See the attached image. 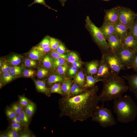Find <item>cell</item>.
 Masks as SVG:
<instances>
[{
  "instance_id": "cell-25",
  "label": "cell",
  "mask_w": 137,
  "mask_h": 137,
  "mask_svg": "<svg viewBox=\"0 0 137 137\" xmlns=\"http://www.w3.org/2000/svg\"><path fill=\"white\" fill-rule=\"evenodd\" d=\"M25 112L29 118L33 115L35 109V105L33 102H30L28 104L25 108Z\"/></svg>"
},
{
  "instance_id": "cell-43",
  "label": "cell",
  "mask_w": 137,
  "mask_h": 137,
  "mask_svg": "<svg viewBox=\"0 0 137 137\" xmlns=\"http://www.w3.org/2000/svg\"><path fill=\"white\" fill-rule=\"evenodd\" d=\"M56 50L60 54H63L66 51V48L64 45L62 43H60Z\"/></svg>"
},
{
  "instance_id": "cell-54",
  "label": "cell",
  "mask_w": 137,
  "mask_h": 137,
  "mask_svg": "<svg viewBox=\"0 0 137 137\" xmlns=\"http://www.w3.org/2000/svg\"><path fill=\"white\" fill-rule=\"evenodd\" d=\"M4 63L6 68V72H9L10 71L11 69L10 67L5 62H4Z\"/></svg>"
},
{
  "instance_id": "cell-63",
  "label": "cell",
  "mask_w": 137,
  "mask_h": 137,
  "mask_svg": "<svg viewBox=\"0 0 137 137\" xmlns=\"http://www.w3.org/2000/svg\"></svg>"
},
{
  "instance_id": "cell-55",
  "label": "cell",
  "mask_w": 137,
  "mask_h": 137,
  "mask_svg": "<svg viewBox=\"0 0 137 137\" xmlns=\"http://www.w3.org/2000/svg\"><path fill=\"white\" fill-rule=\"evenodd\" d=\"M1 69L3 72L5 73L6 72L4 63L2 65V66Z\"/></svg>"
},
{
  "instance_id": "cell-19",
  "label": "cell",
  "mask_w": 137,
  "mask_h": 137,
  "mask_svg": "<svg viewBox=\"0 0 137 137\" xmlns=\"http://www.w3.org/2000/svg\"><path fill=\"white\" fill-rule=\"evenodd\" d=\"M82 87L75 83L72 84L70 94L69 97H72L80 94L87 90L84 88Z\"/></svg>"
},
{
  "instance_id": "cell-28",
  "label": "cell",
  "mask_w": 137,
  "mask_h": 137,
  "mask_svg": "<svg viewBox=\"0 0 137 137\" xmlns=\"http://www.w3.org/2000/svg\"><path fill=\"white\" fill-rule=\"evenodd\" d=\"M21 59L19 56L16 54L13 55L8 59V61L11 65L16 66L19 64L21 62Z\"/></svg>"
},
{
  "instance_id": "cell-5",
  "label": "cell",
  "mask_w": 137,
  "mask_h": 137,
  "mask_svg": "<svg viewBox=\"0 0 137 137\" xmlns=\"http://www.w3.org/2000/svg\"><path fill=\"white\" fill-rule=\"evenodd\" d=\"M93 122L98 123L101 126L106 128L114 126L116 124L112 111L110 109L97 106L91 117Z\"/></svg>"
},
{
  "instance_id": "cell-22",
  "label": "cell",
  "mask_w": 137,
  "mask_h": 137,
  "mask_svg": "<svg viewBox=\"0 0 137 137\" xmlns=\"http://www.w3.org/2000/svg\"><path fill=\"white\" fill-rule=\"evenodd\" d=\"M64 80L62 76L57 74L51 75L49 77L48 83L49 85H51L59 82H63Z\"/></svg>"
},
{
  "instance_id": "cell-27",
  "label": "cell",
  "mask_w": 137,
  "mask_h": 137,
  "mask_svg": "<svg viewBox=\"0 0 137 137\" xmlns=\"http://www.w3.org/2000/svg\"><path fill=\"white\" fill-rule=\"evenodd\" d=\"M129 31L137 42V16L133 24L129 28Z\"/></svg>"
},
{
  "instance_id": "cell-53",
  "label": "cell",
  "mask_w": 137,
  "mask_h": 137,
  "mask_svg": "<svg viewBox=\"0 0 137 137\" xmlns=\"http://www.w3.org/2000/svg\"><path fill=\"white\" fill-rule=\"evenodd\" d=\"M16 119L17 123L21 124L22 123L21 119L18 115H17L14 117Z\"/></svg>"
},
{
  "instance_id": "cell-14",
  "label": "cell",
  "mask_w": 137,
  "mask_h": 137,
  "mask_svg": "<svg viewBox=\"0 0 137 137\" xmlns=\"http://www.w3.org/2000/svg\"><path fill=\"white\" fill-rule=\"evenodd\" d=\"M115 34L121 40L128 34L129 28L119 22L115 25Z\"/></svg>"
},
{
  "instance_id": "cell-13",
  "label": "cell",
  "mask_w": 137,
  "mask_h": 137,
  "mask_svg": "<svg viewBox=\"0 0 137 137\" xmlns=\"http://www.w3.org/2000/svg\"><path fill=\"white\" fill-rule=\"evenodd\" d=\"M123 77L127 81L130 91L133 93L137 98V73L123 76Z\"/></svg>"
},
{
  "instance_id": "cell-12",
  "label": "cell",
  "mask_w": 137,
  "mask_h": 137,
  "mask_svg": "<svg viewBox=\"0 0 137 137\" xmlns=\"http://www.w3.org/2000/svg\"><path fill=\"white\" fill-rule=\"evenodd\" d=\"M109 48L113 53L123 46L121 40L115 34L106 38Z\"/></svg>"
},
{
  "instance_id": "cell-30",
  "label": "cell",
  "mask_w": 137,
  "mask_h": 137,
  "mask_svg": "<svg viewBox=\"0 0 137 137\" xmlns=\"http://www.w3.org/2000/svg\"><path fill=\"white\" fill-rule=\"evenodd\" d=\"M14 78V76L12 75L9 72L4 73L2 76V81L5 83H8L10 82Z\"/></svg>"
},
{
  "instance_id": "cell-18",
  "label": "cell",
  "mask_w": 137,
  "mask_h": 137,
  "mask_svg": "<svg viewBox=\"0 0 137 137\" xmlns=\"http://www.w3.org/2000/svg\"><path fill=\"white\" fill-rule=\"evenodd\" d=\"M34 81L36 88L38 91L45 94L48 96H50V91L46 87L44 81L38 80H35Z\"/></svg>"
},
{
  "instance_id": "cell-35",
  "label": "cell",
  "mask_w": 137,
  "mask_h": 137,
  "mask_svg": "<svg viewBox=\"0 0 137 137\" xmlns=\"http://www.w3.org/2000/svg\"><path fill=\"white\" fill-rule=\"evenodd\" d=\"M40 4L47 8L49 9H51L55 11H57V10L51 8L50 7L47 5L45 3V0H34L33 1L31 4L29 5V7H31L32 5L35 4Z\"/></svg>"
},
{
  "instance_id": "cell-23",
  "label": "cell",
  "mask_w": 137,
  "mask_h": 137,
  "mask_svg": "<svg viewBox=\"0 0 137 137\" xmlns=\"http://www.w3.org/2000/svg\"><path fill=\"white\" fill-rule=\"evenodd\" d=\"M49 91L50 93H57L61 95L62 96H64L61 88V85L59 83H55L53 85Z\"/></svg>"
},
{
  "instance_id": "cell-1",
  "label": "cell",
  "mask_w": 137,
  "mask_h": 137,
  "mask_svg": "<svg viewBox=\"0 0 137 137\" xmlns=\"http://www.w3.org/2000/svg\"><path fill=\"white\" fill-rule=\"evenodd\" d=\"M97 86L72 97L62 96L59 100L60 117L67 116L74 122L91 117L99 101Z\"/></svg>"
},
{
  "instance_id": "cell-20",
  "label": "cell",
  "mask_w": 137,
  "mask_h": 137,
  "mask_svg": "<svg viewBox=\"0 0 137 137\" xmlns=\"http://www.w3.org/2000/svg\"><path fill=\"white\" fill-rule=\"evenodd\" d=\"M70 80H64L61 85V88L64 95V96L69 97L71 93V89L72 84Z\"/></svg>"
},
{
  "instance_id": "cell-34",
  "label": "cell",
  "mask_w": 137,
  "mask_h": 137,
  "mask_svg": "<svg viewBox=\"0 0 137 137\" xmlns=\"http://www.w3.org/2000/svg\"><path fill=\"white\" fill-rule=\"evenodd\" d=\"M48 73V71L42 67L38 68L37 73V76L39 78H43L46 76Z\"/></svg>"
},
{
  "instance_id": "cell-46",
  "label": "cell",
  "mask_w": 137,
  "mask_h": 137,
  "mask_svg": "<svg viewBox=\"0 0 137 137\" xmlns=\"http://www.w3.org/2000/svg\"><path fill=\"white\" fill-rule=\"evenodd\" d=\"M5 134L8 137H17L19 136L18 132L13 130L7 132Z\"/></svg>"
},
{
  "instance_id": "cell-57",
  "label": "cell",
  "mask_w": 137,
  "mask_h": 137,
  "mask_svg": "<svg viewBox=\"0 0 137 137\" xmlns=\"http://www.w3.org/2000/svg\"><path fill=\"white\" fill-rule=\"evenodd\" d=\"M61 4L62 6H64L65 2L67 0H58Z\"/></svg>"
},
{
  "instance_id": "cell-38",
  "label": "cell",
  "mask_w": 137,
  "mask_h": 137,
  "mask_svg": "<svg viewBox=\"0 0 137 137\" xmlns=\"http://www.w3.org/2000/svg\"><path fill=\"white\" fill-rule=\"evenodd\" d=\"M19 103L24 108H25L30 102L26 97L23 96H20L19 97Z\"/></svg>"
},
{
  "instance_id": "cell-3",
  "label": "cell",
  "mask_w": 137,
  "mask_h": 137,
  "mask_svg": "<svg viewBox=\"0 0 137 137\" xmlns=\"http://www.w3.org/2000/svg\"><path fill=\"white\" fill-rule=\"evenodd\" d=\"M113 108L117 121L122 123L133 121L137 116V106L129 95L122 96L114 100Z\"/></svg>"
},
{
  "instance_id": "cell-41",
  "label": "cell",
  "mask_w": 137,
  "mask_h": 137,
  "mask_svg": "<svg viewBox=\"0 0 137 137\" xmlns=\"http://www.w3.org/2000/svg\"><path fill=\"white\" fill-rule=\"evenodd\" d=\"M34 70L31 69L25 70L24 72V76L27 77H33L35 74Z\"/></svg>"
},
{
  "instance_id": "cell-49",
  "label": "cell",
  "mask_w": 137,
  "mask_h": 137,
  "mask_svg": "<svg viewBox=\"0 0 137 137\" xmlns=\"http://www.w3.org/2000/svg\"><path fill=\"white\" fill-rule=\"evenodd\" d=\"M22 69V67L19 66H14L12 67L11 68V69L10 71V72L11 73L16 70Z\"/></svg>"
},
{
  "instance_id": "cell-15",
  "label": "cell",
  "mask_w": 137,
  "mask_h": 137,
  "mask_svg": "<svg viewBox=\"0 0 137 137\" xmlns=\"http://www.w3.org/2000/svg\"><path fill=\"white\" fill-rule=\"evenodd\" d=\"M99 28L106 38L112 35L115 34L114 25L103 22L102 25Z\"/></svg>"
},
{
  "instance_id": "cell-42",
  "label": "cell",
  "mask_w": 137,
  "mask_h": 137,
  "mask_svg": "<svg viewBox=\"0 0 137 137\" xmlns=\"http://www.w3.org/2000/svg\"><path fill=\"white\" fill-rule=\"evenodd\" d=\"M50 38L49 39L48 38L46 37L44 39L41 41L39 46L42 47L49 46Z\"/></svg>"
},
{
  "instance_id": "cell-11",
  "label": "cell",
  "mask_w": 137,
  "mask_h": 137,
  "mask_svg": "<svg viewBox=\"0 0 137 137\" xmlns=\"http://www.w3.org/2000/svg\"><path fill=\"white\" fill-rule=\"evenodd\" d=\"M121 41L123 47L137 52V42L129 31Z\"/></svg>"
},
{
  "instance_id": "cell-44",
  "label": "cell",
  "mask_w": 137,
  "mask_h": 137,
  "mask_svg": "<svg viewBox=\"0 0 137 137\" xmlns=\"http://www.w3.org/2000/svg\"><path fill=\"white\" fill-rule=\"evenodd\" d=\"M131 68L137 72V53L135 54L133 59Z\"/></svg>"
},
{
  "instance_id": "cell-60",
  "label": "cell",
  "mask_w": 137,
  "mask_h": 137,
  "mask_svg": "<svg viewBox=\"0 0 137 137\" xmlns=\"http://www.w3.org/2000/svg\"><path fill=\"white\" fill-rule=\"evenodd\" d=\"M1 137H8L7 136L6 134L5 135H1Z\"/></svg>"
},
{
  "instance_id": "cell-56",
  "label": "cell",
  "mask_w": 137,
  "mask_h": 137,
  "mask_svg": "<svg viewBox=\"0 0 137 137\" xmlns=\"http://www.w3.org/2000/svg\"><path fill=\"white\" fill-rule=\"evenodd\" d=\"M77 67L73 66L71 67L68 70V73L71 72L75 70H77Z\"/></svg>"
},
{
  "instance_id": "cell-24",
  "label": "cell",
  "mask_w": 137,
  "mask_h": 137,
  "mask_svg": "<svg viewBox=\"0 0 137 137\" xmlns=\"http://www.w3.org/2000/svg\"><path fill=\"white\" fill-rule=\"evenodd\" d=\"M42 56V53L35 48L30 52L29 54V57L34 60H39Z\"/></svg>"
},
{
  "instance_id": "cell-58",
  "label": "cell",
  "mask_w": 137,
  "mask_h": 137,
  "mask_svg": "<svg viewBox=\"0 0 137 137\" xmlns=\"http://www.w3.org/2000/svg\"><path fill=\"white\" fill-rule=\"evenodd\" d=\"M77 72V70H76L68 73L70 75L72 76L75 74Z\"/></svg>"
},
{
  "instance_id": "cell-9",
  "label": "cell",
  "mask_w": 137,
  "mask_h": 137,
  "mask_svg": "<svg viewBox=\"0 0 137 137\" xmlns=\"http://www.w3.org/2000/svg\"><path fill=\"white\" fill-rule=\"evenodd\" d=\"M104 22L115 25L119 22L118 6L105 10Z\"/></svg>"
},
{
  "instance_id": "cell-7",
  "label": "cell",
  "mask_w": 137,
  "mask_h": 137,
  "mask_svg": "<svg viewBox=\"0 0 137 137\" xmlns=\"http://www.w3.org/2000/svg\"><path fill=\"white\" fill-rule=\"evenodd\" d=\"M119 22L129 28L133 24L137 14L128 8L118 6Z\"/></svg>"
},
{
  "instance_id": "cell-40",
  "label": "cell",
  "mask_w": 137,
  "mask_h": 137,
  "mask_svg": "<svg viewBox=\"0 0 137 137\" xmlns=\"http://www.w3.org/2000/svg\"><path fill=\"white\" fill-rule=\"evenodd\" d=\"M6 114L8 117L12 119L17 116L15 113L11 108H8L6 110Z\"/></svg>"
},
{
  "instance_id": "cell-21",
  "label": "cell",
  "mask_w": 137,
  "mask_h": 137,
  "mask_svg": "<svg viewBox=\"0 0 137 137\" xmlns=\"http://www.w3.org/2000/svg\"><path fill=\"white\" fill-rule=\"evenodd\" d=\"M74 81L80 86L84 87L85 83L84 74L82 72H80L74 77Z\"/></svg>"
},
{
  "instance_id": "cell-6",
  "label": "cell",
  "mask_w": 137,
  "mask_h": 137,
  "mask_svg": "<svg viewBox=\"0 0 137 137\" xmlns=\"http://www.w3.org/2000/svg\"><path fill=\"white\" fill-rule=\"evenodd\" d=\"M137 52L125 48L123 47L120 48L114 54L121 63L126 68H131L134 57Z\"/></svg>"
},
{
  "instance_id": "cell-10",
  "label": "cell",
  "mask_w": 137,
  "mask_h": 137,
  "mask_svg": "<svg viewBox=\"0 0 137 137\" xmlns=\"http://www.w3.org/2000/svg\"><path fill=\"white\" fill-rule=\"evenodd\" d=\"M111 72L108 65L102 56L99 62L98 71L95 77L98 79L105 77L110 74Z\"/></svg>"
},
{
  "instance_id": "cell-2",
  "label": "cell",
  "mask_w": 137,
  "mask_h": 137,
  "mask_svg": "<svg viewBox=\"0 0 137 137\" xmlns=\"http://www.w3.org/2000/svg\"><path fill=\"white\" fill-rule=\"evenodd\" d=\"M102 90L98 95L99 101L102 102L114 100L122 96L129 90L123 78L111 71L106 77L102 78Z\"/></svg>"
},
{
  "instance_id": "cell-45",
  "label": "cell",
  "mask_w": 137,
  "mask_h": 137,
  "mask_svg": "<svg viewBox=\"0 0 137 137\" xmlns=\"http://www.w3.org/2000/svg\"><path fill=\"white\" fill-rule=\"evenodd\" d=\"M34 48L38 49L42 53L48 52L51 49L50 46L46 47H42L39 45L36 46Z\"/></svg>"
},
{
  "instance_id": "cell-51",
  "label": "cell",
  "mask_w": 137,
  "mask_h": 137,
  "mask_svg": "<svg viewBox=\"0 0 137 137\" xmlns=\"http://www.w3.org/2000/svg\"><path fill=\"white\" fill-rule=\"evenodd\" d=\"M22 69L18 70L10 73L13 76L19 75H20L21 73Z\"/></svg>"
},
{
  "instance_id": "cell-52",
  "label": "cell",
  "mask_w": 137,
  "mask_h": 137,
  "mask_svg": "<svg viewBox=\"0 0 137 137\" xmlns=\"http://www.w3.org/2000/svg\"><path fill=\"white\" fill-rule=\"evenodd\" d=\"M73 66L76 67H81V63L78 61L74 62L72 63Z\"/></svg>"
},
{
  "instance_id": "cell-48",
  "label": "cell",
  "mask_w": 137,
  "mask_h": 137,
  "mask_svg": "<svg viewBox=\"0 0 137 137\" xmlns=\"http://www.w3.org/2000/svg\"><path fill=\"white\" fill-rule=\"evenodd\" d=\"M31 135L28 132H21L19 135L20 137H30Z\"/></svg>"
},
{
  "instance_id": "cell-59",
  "label": "cell",
  "mask_w": 137,
  "mask_h": 137,
  "mask_svg": "<svg viewBox=\"0 0 137 137\" xmlns=\"http://www.w3.org/2000/svg\"><path fill=\"white\" fill-rule=\"evenodd\" d=\"M12 123H17L14 117L12 119Z\"/></svg>"
},
{
  "instance_id": "cell-36",
  "label": "cell",
  "mask_w": 137,
  "mask_h": 137,
  "mask_svg": "<svg viewBox=\"0 0 137 137\" xmlns=\"http://www.w3.org/2000/svg\"><path fill=\"white\" fill-rule=\"evenodd\" d=\"M65 59L59 58L54 61L53 66L54 68L58 67L60 66L63 65L65 61Z\"/></svg>"
},
{
  "instance_id": "cell-32",
  "label": "cell",
  "mask_w": 137,
  "mask_h": 137,
  "mask_svg": "<svg viewBox=\"0 0 137 137\" xmlns=\"http://www.w3.org/2000/svg\"><path fill=\"white\" fill-rule=\"evenodd\" d=\"M67 58L68 61L72 63L74 62L78 61L79 60L78 56L74 52L70 53Z\"/></svg>"
},
{
  "instance_id": "cell-26",
  "label": "cell",
  "mask_w": 137,
  "mask_h": 137,
  "mask_svg": "<svg viewBox=\"0 0 137 137\" xmlns=\"http://www.w3.org/2000/svg\"><path fill=\"white\" fill-rule=\"evenodd\" d=\"M18 116L21 119L22 123L25 126H28L29 118L23 108Z\"/></svg>"
},
{
  "instance_id": "cell-4",
  "label": "cell",
  "mask_w": 137,
  "mask_h": 137,
  "mask_svg": "<svg viewBox=\"0 0 137 137\" xmlns=\"http://www.w3.org/2000/svg\"><path fill=\"white\" fill-rule=\"evenodd\" d=\"M85 21V28L101 49L102 54L111 52L106 38L100 28L94 24L89 16H87Z\"/></svg>"
},
{
  "instance_id": "cell-37",
  "label": "cell",
  "mask_w": 137,
  "mask_h": 137,
  "mask_svg": "<svg viewBox=\"0 0 137 137\" xmlns=\"http://www.w3.org/2000/svg\"><path fill=\"white\" fill-rule=\"evenodd\" d=\"M50 55L52 57L55 59L62 58L66 59L67 58V56L66 55L60 54L55 50L52 51L50 53Z\"/></svg>"
},
{
  "instance_id": "cell-47",
  "label": "cell",
  "mask_w": 137,
  "mask_h": 137,
  "mask_svg": "<svg viewBox=\"0 0 137 137\" xmlns=\"http://www.w3.org/2000/svg\"><path fill=\"white\" fill-rule=\"evenodd\" d=\"M11 127L12 130H14L18 132L21 130L20 124L18 123H12L11 125Z\"/></svg>"
},
{
  "instance_id": "cell-16",
  "label": "cell",
  "mask_w": 137,
  "mask_h": 137,
  "mask_svg": "<svg viewBox=\"0 0 137 137\" xmlns=\"http://www.w3.org/2000/svg\"><path fill=\"white\" fill-rule=\"evenodd\" d=\"M99 62L94 60L88 62L86 65V68L88 74L90 75L96 74L97 73Z\"/></svg>"
},
{
  "instance_id": "cell-8",
  "label": "cell",
  "mask_w": 137,
  "mask_h": 137,
  "mask_svg": "<svg viewBox=\"0 0 137 137\" xmlns=\"http://www.w3.org/2000/svg\"><path fill=\"white\" fill-rule=\"evenodd\" d=\"M102 56L108 65L111 71L118 75L121 70L126 69L112 52L103 54Z\"/></svg>"
},
{
  "instance_id": "cell-62",
  "label": "cell",
  "mask_w": 137,
  "mask_h": 137,
  "mask_svg": "<svg viewBox=\"0 0 137 137\" xmlns=\"http://www.w3.org/2000/svg\"><path fill=\"white\" fill-rule=\"evenodd\" d=\"M102 0L105 1H108L110 0Z\"/></svg>"
},
{
  "instance_id": "cell-61",
  "label": "cell",
  "mask_w": 137,
  "mask_h": 137,
  "mask_svg": "<svg viewBox=\"0 0 137 137\" xmlns=\"http://www.w3.org/2000/svg\"><path fill=\"white\" fill-rule=\"evenodd\" d=\"M2 65V62H1V61H0V66L1 67Z\"/></svg>"
},
{
  "instance_id": "cell-31",
  "label": "cell",
  "mask_w": 137,
  "mask_h": 137,
  "mask_svg": "<svg viewBox=\"0 0 137 137\" xmlns=\"http://www.w3.org/2000/svg\"><path fill=\"white\" fill-rule=\"evenodd\" d=\"M60 43V42L56 39L50 38L49 46L52 50H56Z\"/></svg>"
},
{
  "instance_id": "cell-39",
  "label": "cell",
  "mask_w": 137,
  "mask_h": 137,
  "mask_svg": "<svg viewBox=\"0 0 137 137\" xmlns=\"http://www.w3.org/2000/svg\"><path fill=\"white\" fill-rule=\"evenodd\" d=\"M25 65L27 67H33L36 66L37 63L34 60L32 59H27L24 62Z\"/></svg>"
},
{
  "instance_id": "cell-29",
  "label": "cell",
  "mask_w": 137,
  "mask_h": 137,
  "mask_svg": "<svg viewBox=\"0 0 137 137\" xmlns=\"http://www.w3.org/2000/svg\"><path fill=\"white\" fill-rule=\"evenodd\" d=\"M54 61L48 55H46L43 58V64L45 67L49 68L53 66Z\"/></svg>"
},
{
  "instance_id": "cell-50",
  "label": "cell",
  "mask_w": 137,
  "mask_h": 137,
  "mask_svg": "<svg viewBox=\"0 0 137 137\" xmlns=\"http://www.w3.org/2000/svg\"><path fill=\"white\" fill-rule=\"evenodd\" d=\"M68 68V66L67 64L66 65L63 69L59 71H57V72L58 73L60 74H64Z\"/></svg>"
},
{
  "instance_id": "cell-33",
  "label": "cell",
  "mask_w": 137,
  "mask_h": 137,
  "mask_svg": "<svg viewBox=\"0 0 137 137\" xmlns=\"http://www.w3.org/2000/svg\"><path fill=\"white\" fill-rule=\"evenodd\" d=\"M11 108L14 111L17 115H19L23 107L19 102L13 104L11 106Z\"/></svg>"
},
{
  "instance_id": "cell-17",
  "label": "cell",
  "mask_w": 137,
  "mask_h": 137,
  "mask_svg": "<svg viewBox=\"0 0 137 137\" xmlns=\"http://www.w3.org/2000/svg\"><path fill=\"white\" fill-rule=\"evenodd\" d=\"M102 79L94 77L92 75L86 76V81L84 87L86 89L91 88L95 86L96 83L99 81H102Z\"/></svg>"
}]
</instances>
